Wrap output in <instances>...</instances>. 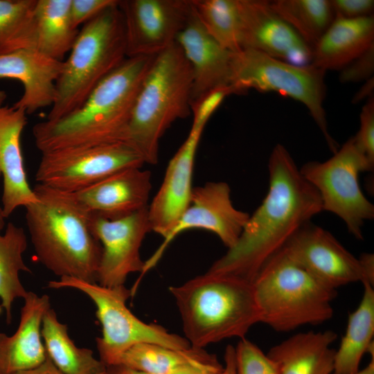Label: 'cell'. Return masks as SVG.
Instances as JSON below:
<instances>
[{"instance_id":"1","label":"cell","mask_w":374,"mask_h":374,"mask_svg":"<svg viewBox=\"0 0 374 374\" xmlns=\"http://www.w3.org/2000/svg\"><path fill=\"white\" fill-rule=\"evenodd\" d=\"M269 189L235 244L208 271L249 281L310 220L323 211L320 196L302 175L285 147L276 144L268 162Z\"/></svg>"},{"instance_id":"2","label":"cell","mask_w":374,"mask_h":374,"mask_svg":"<svg viewBox=\"0 0 374 374\" xmlns=\"http://www.w3.org/2000/svg\"><path fill=\"white\" fill-rule=\"evenodd\" d=\"M156 55L126 57L79 108L59 119L36 123L33 135L37 148L44 153L126 142L136 99Z\"/></svg>"},{"instance_id":"3","label":"cell","mask_w":374,"mask_h":374,"mask_svg":"<svg viewBox=\"0 0 374 374\" xmlns=\"http://www.w3.org/2000/svg\"><path fill=\"white\" fill-rule=\"evenodd\" d=\"M26 221L38 260L55 275L97 283L102 247L91 215L71 193L37 184Z\"/></svg>"},{"instance_id":"4","label":"cell","mask_w":374,"mask_h":374,"mask_svg":"<svg viewBox=\"0 0 374 374\" xmlns=\"http://www.w3.org/2000/svg\"><path fill=\"white\" fill-rule=\"evenodd\" d=\"M169 290L192 347L204 348L229 338L243 339L260 323L253 283L244 278L208 271Z\"/></svg>"},{"instance_id":"5","label":"cell","mask_w":374,"mask_h":374,"mask_svg":"<svg viewBox=\"0 0 374 374\" xmlns=\"http://www.w3.org/2000/svg\"><path fill=\"white\" fill-rule=\"evenodd\" d=\"M193 74L175 42L157 54L138 93L129 123L126 143L145 163L156 164L159 141L177 119L192 112Z\"/></svg>"},{"instance_id":"6","label":"cell","mask_w":374,"mask_h":374,"mask_svg":"<svg viewBox=\"0 0 374 374\" xmlns=\"http://www.w3.org/2000/svg\"><path fill=\"white\" fill-rule=\"evenodd\" d=\"M117 3L84 24L64 60L56 96L46 120L79 108L96 86L127 57L125 29Z\"/></svg>"},{"instance_id":"7","label":"cell","mask_w":374,"mask_h":374,"mask_svg":"<svg viewBox=\"0 0 374 374\" xmlns=\"http://www.w3.org/2000/svg\"><path fill=\"white\" fill-rule=\"evenodd\" d=\"M252 283L260 323L277 332L320 324L333 316L337 290L321 283L280 250L263 265Z\"/></svg>"},{"instance_id":"8","label":"cell","mask_w":374,"mask_h":374,"mask_svg":"<svg viewBox=\"0 0 374 374\" xmlns=\"http://www.w3.org/2000/svg\"><path fill=\"white\" fill-rule=\"evenodd\" d=\"M48 287L75 289L93 302L96 317L102 327L101 337L96 339V347L99 359L106 366L118 364L125 351L139 344H155L175 349L191 346L185 337L136 317L127 307L126 302L132 292L125 285L105 287L73 277H62L49 281Z\"/></svg>"},{"instance_id":"9","label":"cell","mask_w":374,"mask_h":374,"mask_svg":"<svg viewBox=\"0 0 374 374\" xmlns=\"http://www.w3.org/2000/svg\"><path fill=\"white\" fill-rule=\"evenodd\" d=\"M325 71L308 64L299 66L252 49L233 53L231 87L237 93L253 89L276 92L303 104L332 153L339 144L329 132L323 101Z\"/></svg>"},{"instance_id":"10","label":"cell","mask_w":374,"mask_h":374,"mask_svg":"<svg viewBox=\"0 0 374 374\" xmlns=\"http://www.w3.org/2000/svg\"><path fill=\"white\" fill-rule=\"evenodd\" d=\"M373 169L353 136L328 160L308 162L299 170L317 190L323 211L338 216L348 232L361 240L365 222L374 218V206L361 190L358 177Z\"/></svg>"},{"instance_id":"11","label":"cell","mask_w":374,"mask_h":374,"mask_svg":"<svg viewBox=\"0 0 374 374\" xmlns=\"http://www.w3.org/2000/svg\"><path fill=\"white\" fill-rule=\"evenodd\" d=\"M144 163L140 153L126 142L71 147L42 153L35 177L39 184L75 193Z\"/></svg>"},{"instance_id":"12","label":"cell","mask_w":374,"mask_h":374,"mask_svg":"<svg viewBox=\"0 0 374 374\" xmlns=\"http://www.w3.org/2000/svg\"><path fill=\"white\" fill-rule=\"evenodd\" d=\"M224 98L223 92L215 91L192 111L193 121L190 132L169 161L162 184L148 204L151 230L163 238L190 204L194 162L199 140L206 123Z\"/></svg>"},{"instance_id":"13","label":"cell","mask_w":374,"mask_h":374,"mask_svg":"<svg viewBox=\"0 0 374 374\" xmlns=\"http://www.w3.org/2000/svg\"><path fill=\"white\" fill-rule=\"evenodd\" d=\"M249 217L248 213L233 206L227 183L208 181L193 187L188 208L159 247L144 262L134 287L137 288L143 276L159 262L168 247L180 233L194 229L206 230L215 234L230 249L237 242Z\"/></svg>"},{"instance_id":"14","label":"cell","mask_w":374,"mask_h":374,"mask_svg":"<svg viewBox=\"0 0 374 374\" xmlns=\"http://www.w3.org/2000/svg\"><path fill=\"white\" fill-rule=\"evenodd\" d=\"M127 57L156 55L176 42L192 12L191 0H118Z\"/></svg>"},{"instance_id":"15","label":"cell","mask_w":374,"mask_h":374,"mask_svg":"<svg viewBox=\"0 0 374 374\" xmlns=\"http://www.w3.org/2000/svg\"><path fill=\"white\" fill-rule=\"evenodd\" d=\"M280 251L332 289L356 282H369L360 258L354 256L328 231L310 222L301 227Z\"/></svg>"},{"instance_id":"16","label":"cell","mask_w":374,"mask_h":374,"mask_svg":"<svg viewBox=\"0 0 374 374\" xmlns=\"http://www.w3.org/2000/svg\"><path fill=\"white\" fill-rule=\"evenodd\" d=\"M91 229L102 247L97 283L105 287L125 285L130 274L142 271L140 248L152 231L148 207L116 220L91 216Z\"/></svg>"},{"instance_id":"17","label":"cell","mask_w":374,"mask_h":374,"mask_svg":"<svg viewBox=\"0 0 374 374\" xmlns=\"http://www.w3.org/2000/svg\"><path fill=\"white\" fill-rule=\"evenodd\" d=\"M240 46L299 66L311 64L312 48L272 8L269 1L238 0Z\"/></svg>"},{"instance_id":"18","label":"cell","mask_w":374,"mask_h":374,"mask_svg":"<svg viewBox=\"0 0 374 374\" xmlns=\"http://www.w3.org/2000/svg\"><path fill=\"white\" fill-rule=\"evenodd\" d=\"M176 42L192 71V111L211 93L232 87L233 53L222 47L208 35L193 8L185 26L177 37Z\"/></svg>"},{"instance_id":"19","label":"cell","mask_w":374,"mask_h":374,"mask_svg":"<svg viewBox=\"0 0 374 374\" xmlns=\"http://www.w3.org/2000/svg\"><path fill=\"white\" fill-rule=\"evenodd\" d=\"M151 188L150 172L130 168L71 193L91 216L116 220L147 208Z\"/></svg>"},{"instance_id":"20","label":"cell","mask_w":374,"mask_h":374,"mask_svg":"<svg viewBox=\"0 0 374 374\" xmlns=\"http://www.w3.org/2000/svg\"><path fill=\"white\" fill-rule=\"evenodd\" d=\"M64 61L53 60L34 48H23L0 54V78L19 81L24 91L13 105L27 115L51 107L56 96V82Z\"/></svg>"},{"instance_id":"21","label":"cell","mask_w":374,"mask_h":374,"mask_svg":"<svg viewBox=\"0 0 374 374\" xmlns=\"http://www.w3.org/2000/svg\"><path fill=\"white\" fill-rule=\"evenodd\" d=\"M26 111L19 107H0V178H3L2 211L8 217L17 207L38 201L28 182L21 145L27 125Z\"/></svg>"},{"instance_id":"22","label":"cell","mask_w":374,"mask_h":374,"mask_svg":"<svg viewBox=\"0 0 374 374\" xmlns=\"http://www.w3.org/2000/svg\"><path fill=\"white\" fill-rule=\"evenodd\" d=\"M23 299L16 332L11 336L0 332V374L35 368L47 358L41 330L44 314L51 307L49 296L28 292Z\"/></svg>"},{"instance_id":"23","label":"cell","mask_w":374,"mask_h":374,"mask_svg":"<svg viewBox=\"0 0 374 374\" xmlns=\"http://www.w3.org/2000/svg\"><path fill=\"white\" fill-rule=\"evenodd\" d=\"M332 330L296 333L271 347L267 355L278 374H332L336 350Z\"/></svg>"},{"instance_id":"24","label":"cell","mask_w":374,"mask_h":374,"mask_svg":"<svg viewBox=\"0 0 374 374\" xmlns=\"http://www.w3.org/2000/svg\"><path fill=\"white\" fill-rule=\"evenodd\" d=\"M374 44V15L335 18L313 48L311 64L325 71L341 70Z\"/></svg>"},{"instance_id":"25","label":"cell","mask_w":374,"mask_h":374,"mask_svg":"<svg viewBox=\"0 0 374 374\" xmlns=\"http://www.w3.org/2000/svg\"><path fill=\"white\" fill-rule=\"evenodd\" d=\"M362 300L348 319L346 330L335 353L332 374H353L359 370L365 353L374 357V289L368 281L362 283Z\"/></svg>"},{"instance_id":"26","label":"cell","mask_w":374,"mask_h":374,"mask_svg":"<svg viewBox=\"0 0 374 374\" xmlns=\"http://www.w3.org/2000/svg\"><path fill=\"white\" fill-rule=\"evenodd\" d=\"M70 5L71 0H37L34 10L33 48L57 61H64L79 32Z\"/></svg>"},{"instance_id":"27","label":"cell","mask_w":374,"mask_h":374,"mask_svg":"<svg viewBox=\"0 0 374 374\" xmlns=\"http://www.w3.org/2000/svg\"><path fill=\"white\" fill-rule=\"evenodd\" d=\"M118 364L146 374H175L189 366L214 367L222 365L215 355L204 348L190 346L187 349H175L150 343L132 346L122 355Z\"/></svg>"},{"instance_id":"28","label":"cell","mask_w":374,"mask_h":374,"mask_svg":"<svg viewBox=\"0 0 374 374\" xmlns=\"http://www.w3.org/2000/svg\"><path fill=\"white\" fill-rule=\"evenodd\" d=\"M47 356L64 374H100L106 366L97 359L91 350L75 346L68 334L67 326L61 323L50 307L44 313L41 330Z\"/></svg>"},{"instance_id":"29","label":"cell","mask_w":374,"mask_h":374,"mask_svg":"<svg viewBox=\"0 0 374 374\" xmlns=\"http://www.w3.org/2000/svg\"><path fill=\"white\" fill-rule=\"evenodd\" d=\"M27 245L24 229L12 222L3 235L0 233V306L6 310L8 323L11 321L13 302L28 293L19 279L20 271L31 272L23 260Z\"/></svg>"},{"instance_id":"30","label":"cell","mask_w":374,"mask_h":374,"mask_svg":"<svg viewBox=\"0 0 374 374\" xmlns=\"http://www.w3.org/2000/svg\"><path fill=\"white\" fill-rule=\"evenodd\" d=\"M270 4L312 51L335 19L329 0H276Z\"/></svg>"},{"instance_id":"31","label":"cell","mask_w":374,"mask_h":374,"mask_svg":"<svg viewBox=\"0 0 374 374\" xmlns=\"http://www.w3.org/2000/svg\"><path fill=\"white\" fill-rule=\"evenodd\" d=\"M191 5L205 30L219 44L233 53L242 50L238 0H191Z\"/></svg>"},{"instance_id":"32","label":"cell","mask_w":374,"mask_h":374,"mask_svg":"<svg viewBox=\"0 0 374 374\" xmlns=\"http://www.w3.org/2000/svg\"><path fill=\"white\" fill-rule=\"evenodd\" d=\"M37 0H0V54L33 48Z\"/></svg>"},{"instance_id":"33","label":"cell","mask_w":374,"mask_h":374,"mask_svg":"<svg viewBox=\"0 0 374 374\" xmlns=\"http://www.w3.org/2000/svg\"><path fill=\"white\" fill-rule=\"evenodd\" d=\"M235 355L236 374H278L267 354L245 338L237 344Z\"/></svg>"},{"instance_id":"34","label":"cell","mask_w":374,"mask_h":374,"mask_svg":"<svg viewBox=\"0 0 374 374\" xmlns=\"http://www.w3.org/2000/svg\"><path fill=\"white\" fill-rule=\"evenodd\" d=\"M360 126L354 136L355 141L370 163L374 166V97L369 98L359 115Z\"/></svg>"},{"instance_id":"35","label":"cell","mask_w":374,"mask_h":374,"mask_svg":"<svg viewBox=\"0 0 374 374\" xmlns=\"http://www.w3.org/2000/svg\"><path fill=\"white\" fill-rule=\"evenodd\" d=\"M374 44L340 70L341 82H357L373 77Z\"/></svg>"},{"instance_id":"36","label":"cell","mask_w":374,"mask_h":374,"mask_svg":"<svg viewBox=\"0 0 374 374\" xmlns=\"http://www.w3.org/2000/svg\"><path fill=\"white\" fill-rule=\"evenodd\" d=\"M118 0H71L70 17L72 25L78 29Z\"/></svg>"},{"instance_id":"37","label":"cell","mask_w":374,"mask_h":374,"mask_svg":"<svg viewBox=\"0 0 374 374\" xmlns=\"http://www.w3.org/2000/svg\"><path fill=\"white\" fill-rule=\"evenodd\" d=\"M335 18L358 19L373 15V0H331Z\"/></svg>"},{"instance_id":"38","label":"cell","mask_w":374,"mask_h":374,"mask_svg":"<svg viewBox=\"0 0 374 374\" xmlns=\"http://www.w3.org/2000/svg\"><path fill=\"white\" fill-rule=\"evenodd\" d=\"M13 374H64L51 361L47 356L46 359L39 366Z\"/></svg>"},{"instance_id":"39","label":"cell","mask_w":374,"mask_h":374,"mask_svg":"<svg viewBox=\"0 0 374 374\" xmlns=\"http://www.w3.org/2000/svg\"><path fill=\"white\" fill-rule=\"evenodd\" d=\"M224 366L221 374H236L235 348L231 345L225 349Z\"/></svg>"},{"instance_id":"40","label":"cell","mask_w":374,"mask_h":374,"mask_svg":"<svg viewBox=\"0 0 374 374\" xmlns=\"http://www.w3.org/2000/svg\"><path fill=\"white\" fill-rule=\"evenodd\" d=\"M224 366L214 367L189 366L182 368L175 374H221Z\"/></svg>"},{"instance_id":"41","label":"cell","mask_w":374,"mask_h":374,"mask_svg":"<svg viewBox=\"0 0 374 374\" xmlns=\"http://www.w3.org/2000/svg\"><path fill=\"white\" fill-rule=\"evenodd\" d=\"M105 374H146L142 371L117 364L106 366Z\"/></svg>"},{"instance_id":"42","label":"cell","mask_w":374,"mask_h":374,"mask_svg":"<svg viewBox=\"0 0 374 374\" xmlns=\"http://www.w3.org/2000/svg\"><path fill=\"white\" fill-rule=\"evenodd\" d=\"M373 87L374 81L373 77H372L371 78L366 81V83L362 87L360 90L354 96L353 103H356L357 102L364 99L367 96H368L369 98L373 96Z\"/></svg>"},{"instance_id":"43","label":"cell","mask_w":374,"mask_h":374,"mask_svg":"<svg viewBox=\"0 0 374 374\" xmlns=\"http://www.w3.org/2000/svg\"><path fill=\"white\" fill-rule=\"evenodd\" d=\"M353 374H374V358H372L368 365Z\"/></svg>"},{"instance_id":"44","label":"cell","mask_w":374,"mask_h":374,"mask_svg":"<svg viewBox=\"0 0 374 374\" xmlns=\"http://www.w3.org/2000/svg\"><path fill=\"white\" fill-rule=\"evenodd\" d=\"M7 98V94L3 90L0 89V107L3 106V102Z\"/></svg>"},{"instance_id":"45","label":"cell","mask_w":374,"mask_h":374,"mask_svg":"<svg viewBox=\"0 0 374 374\" xmlns=\"http://www.w3.org/2000/svg\"><path fill=\"white\" fill-rule=\"evenodd\" d=\"M4 215L3 213L2 208L0 207V231L3 228L5 222H4Z\"/></svg>"},{"instance_id":"46","label":"cell","mask_w":374,"mask_h":374,"mask_svg":"<svg viewBox=\"0 0 374 374\" xmlns=\"http://www.w3.org/2000/svg\"><path fill=\"white\" fill-rule=\"evenodd\" d=\"M100 374H105V373H100Z\"/></svg>"}]
</instances>
